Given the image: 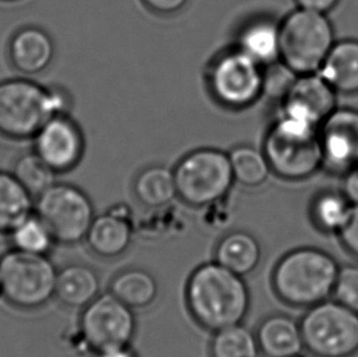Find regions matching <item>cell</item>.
<instances>
[{"label": "cell", "mask_w": 358, "mask_h": 357, "mask_svg": "<svg viewBox=\"0 0 358 357\" xmlns=\"http://www.w3.org/2000/svg\"><path fill=\"white\" fill-rule=\"evenodd\" d=\"M250 301V290L241 275L218 262L199 266L186 286V302L192 317L214 333L242 323L248 314Z\"/></svg>", "instance_id": "1"}, {"label": "cell", "mask_w": 358, "mask_h": 357, "mask_svg": "<svg viewBox=\"0 0 358 357\" xmlns=\"http://www.w3.org/2000/svg\"><path fill=\"white\" fill-rule=\"evenodd\" d=\"M339 270V263L329 252L317 247H299L276 263L271 284L282 302L310 309L333 296Z\"/></svg>", "instance_id": "2"}, {"label": "cell", "mask_w": 358, "mask_h": 357, "mask_svg": "<svg viewBox=\"0 0 358 357\" xmlns=\"http://www.w3.org/2000/svg\"><path fill=\"white\" fill-rule=\"evenodd\" d=\"M66 97L29 78L0 81V134L13 140L34 139L53 116L65 114Z\"/></svg>", "instance_id": "3"}, {"label": "cell", "mask_w": 358, "mask_h": 357, "mask_svg": "<svg viewBox=\"0 0 358 357\" xmlns=\"http://www.w3.org/2000/svg\"><path fill=\"white\" fill-rule=\"evenodd\" d=\"M263 152L271 172L286 180H303L323 165L320 127L281 115L268 130Z\"/></svg>", "instance_id": "4"}, {"label": "cell", "mask_w": 358, "mask_h": 357, "mask_svg": "<svg viewBox=\"0 0 358 357\" xmlns=\"http://www.w3.org/2000/svg\"><path fill=\"white\" fill-rule=\"evenodd\" d=\"M279 27L281 62L297 75L318 73L336 43L327 14L297 8Z\"/></svg>", "instance_id": "5"}, {"label": "cell", "mask_w": 358, "mask_h": 357, "mask_svg": "<svg viewBox=\"0 0 358 357\" xmlns=\"http://www.w3.org/2000/svg\"><path fill=\"white\" fill-rule=\"evenodd\" d=\"M58 270L47 255L13 248L0 257L1 298L16 309L43 307L55 296Z\"/></svg>", "instance_id": "6"}, {"label": "cell", "mask_w": 358, "mask_h": 357, "mask_svg": "<svg viewBox=\"0 0 358 357\" xmlns=\"http://www.w3.org/2000/svg\"><path fill=\"white\" fill-rule=\"evenodd\" d=\"M300 324L305 349L315 357L358 353V314L335 299L310 307Z\"/></svg>", "instance_id": "7"}, {"label": "cell", "mask_w": 358, "mask_h": 357, "mask_svg": "<svg viewBox=\"0 0 358 357\" xmlns=\"http://www.w3.org/2000/svg\"><path fill=\"white\" fill-rule=\"evenodd\" d=\"M174 176L178 197L197 208L219 202L235 181L229 155L213 148L189 153L176 165Z\"/></svg>", "instance_id": "8"}, {"label": "cell", "mask_w": 358, "mask_h": 357, "mask_svg": "<svg viewBox=\"0 0 358 357\" xmlns=\"http://www.w3.org/2000/svg\"><path fill=\"white\" fill-rule=\"evenodd\" d=\"M34 213L43 220L55 242L63 245L85 240L96 218L87 195L69 183H53L36 197Z\"/></svg>", "instance_id": "9"}, {"label": "cell", "mask_w": 358, "mask_h": 357, "mask_svg": "<svg viewBox=\"0 0 358 357\" xmlns=\"http://www.w3.org/2000/svg\"><path fill=\"white\" fill-rule=\"evenodd\" d=\"M209 88L215 99L231 109L251 106L263 92V66L241 49L219 55L209 69Z\"/></svg>", "instance_id": "10"}, {"label": "cell", "mask_w": 358, "mask_h": 357, "mask_svg": "<svg viewBox=\"0 0 358 357\" xmlns=\"http://www.w3.org/2000/svg\"><path fill=\"white\" fill-rule=\"evenodd\" d=\"M80 329L86 344L96 353L129 346L136 332L135 314L109 291L98 295L85 307Z\"/></svg>", "instance_id": "11"}, {"label": "cell", "mask_w": 358, "mask_h": 357, "mask_svg": "<svg viewBox=\"0 0 358 357\" xmlns=\"http://www.w3.org/2000/svg\"><path fill=\"white\" fill-rule=\"evenodd\" d=\"M85 150L78 124L65 114L47 121L34 136V152L58 174L75 168Z\"/></svg>", "instance_id": "12"}, {"label": "cell", "mask_w": 358, "mask_h": 357, "mask_svg": "<svg viewBox=\"0 0 358 357\" xmlns=\"http://www.w3.org/2000/svg\"><path fill=\"white\" fill-rule=\"evenodd\" d=\"M323 164L336 173L358 165V111L336 108L320 126Z\"/></svg>", "instance_id": "13"}, {"label": "cell", "mask_w": 358, "mask_h": 357, "mask_svg": "<svg viewBox=\"0 0 358 357\" xmlns=\"http://www.w3.org/2000/svg\"><path fill=\"white\" fill-rule=\"evenodd\" d=\"M336 109V91L320 73L299 75L282 99L281 115L320 127Z\"/></svg>", "instance_id": "14"}, {"label": "cell", "mask_w": 358, "mask_h": 357, "mask_svg": "<svg viewBox=\"0 0 358 357\" xmlns=\"http://www.w3.org/2000/svg\"><path fill=\"white\" fill-rule=\"evenodd\" d=\"M8 50L10 63L24 76L43 73L53 62V39L45 31L34 26L16 31L10 38Z\"/></svg>", "instance_id": "15"}, {"label": "cell", "mask_w": 358, "mask_h": 357, "mask_svg": "<svg viewBox=\"0 0 358 357\" xmlns=\"http://www.w3.org/2000/svg\"><path fill=\"white\" fill-rule=\"evenodd\" d=\"M258 348L266 357L300 356L305 349L300 322L276 314L266 317L257 329Z\"/></svg>", "instance_id": "16"}, {"label": "cell", "mask_w": 358, "mask_h": 357, "mask_svg": "<svg viewBox=\"0 0 358 357\" xmlns=\"http://www.w3.org/2000/svg\"><path fill=\"white\" fill-rule=\"evenodd\" d=\"M86 240L90 248L97 256L104 258L119 257L130 247L132 225L129 218L119 209L117 212L110 211L94 218Z\"/></svg>", "instance_id": "17"}, {"label": "cell", "mask_w": 358, "mask_h": 357, "mask_svg": "<svg viewBox=\"0 0 358 357\" xmlns=\"http://www.w3.org/2000/svg\"><path fill=\"white\" fill-rule=\"evenodd\" d=\"M99 289L96 270L85 265H70L58 272L55 298L71 309H85L97 298Z\"/></svg>", "instance_id": "18"}, {"label": "cell", "mask_w": 358, "mask_h": 357, "mask_svg": "<svg viewBox=\"0 0 358 357\" xmlns=\"http://www.w3.org/2000/svg\"><path fill=\"white\" fill-rule=\"evenodd\" d=\"M318 73L336 92H358V41L346 39L334 44Z\"/></svg>", "instance_id": "19"}, {"label": "cell", "mask_w": 358, "mask_h": 357, "mask_svg": "<svg viewBox=\"0 0 358 357\" xmlns=\"http://www.w3.org/2000/svg\"><path fill=\"white\" fill-rule=\"evenodd\" d=\"M259 242L246 232H229L219 241L215 250V262L235 274H250L261 262Z\"/></svg>", "instance_id": "20"}, {"label": "cell", "mask_w": 358, "mask_h": 357, "mask_svg": "<svg viewBox=\"0 0 358 357\" xmlns=\"http://www.w3.org/2000/svg\"><path fill=\"white\" fill-rule=\"evenodd\" d=\"M238 49L263 68L280 60V27L271 20L252 21L238 36Z\"/></svg>", "instance_id": "21"}, {"label": "cell", "mask_w": 358, "mask_h": 357, "mask_svg": "<svg viewBox=\"0 0 358 357\" xmlns=\"http://www.w3.org/2000/svg\"><path fill=\"white\" fill-rule=\"evenodd\" d=\"M34 198L11 172L0 170V234L9 235L34 212Z\"/></svg>", "instance_id": "22"}, {"label": "cell", "mask_w": 358, "mask_h": 357, "mask_svg": "<svg viewBox=\"0 0 358 357\" xmlns=\"http://www.w3.org/2000/svg\"><path fill=\"white\" fill-rule=\"evenodd\" d=\"M110 293L132 309H143L155 301L158 284L147 270L131 268L113 279Z\"/></svg>", "instance_id": "23"}, {"label": "cell", "mask_w": 358, "mask_h": 357, "mask_svg": "<svg viewBox=\"0 0 358 357\" xmlns=\"http://www.w3.org/2000/svg\"><path fill=\"white\" fill-rule=\"evenodd\" d=\"M134 188L136 197L145 207H164L178 196L174 172L162 165L143 170L136 178Z\"/></svg>", "instance_id": "24"}, {"label": "cell", "mask_w": 358, "mask_h": 357, "mask_svg": "<svg viewBox=\"0 0 358 357\" xmlns=\"http://www.w3.org/2000/svg\"><path fill=\"white\" fill-rule=\"evenodd\" d=\"M354 204L344 193L323 192L317 196L310 207V217L320 232L339 234L349 219Z\"/></svg>", "instance_id": "25"}, {"label": "cell", "mask_w": 358, "mask_h": 357, "mask_svg": "<svg viewBox=\"0 0 358 357\" xmlns=\"http://www.w3.org/2000/svg\"><path fill=\"white\" fill-rule=\"evenodd\" d=\"M235 181L247 188H257L266 181L271 167L264 152L251 146H238L229 153Z\"/></svg>", "instance_id": "26"}, {"label": "cell", "mask_w": 358, "mask_h": 357, "mask_svg": "<svg viewBox=\"0 0 358 357\" xmlns=\"http://www.w3.org/2000/svg\"><path fill=\"white\" fill-rule=\"evenodd\" d=\"M258 353L256 334L241 323L220 329L214 334L213 357H257Z\"/></svg>", "instance_id": "27"}, {"label": "cell", "mask_w": 358, "mask_h": 357, "mask_svg": "<svg viewBox=\"0 0 358 357\" xmlns=\"http://www.w3.org/2000/svg\"><path fill=\"white\" fill-rule=\"evenodd\" d=\"M9 237L13 248L36 255H48L55 244L52 232L34 212L15 227Z\"/></svg>", "instance_id": "28"}, {"label": "cell", "mask_w": 358, "mask_h": 357, "mask_svg": "<svg viewBox=\"0 0 358 357\" xmlns=\"http://www.w3.org/2000/svg\"><path fill=\"white\" fill-rule=\"evenodd\" d=\"M15 178L34 198L55 183L57 173L37 153L20 155L15 162L13 172Z\"/></svg>", "instance_id": "29"}, {"label": "cell", "mask_w": 358, "mask_h": 357, "mask_svg": "<svg viewBox=\"0 0 358 357\" xmlns=\"http://www.w3.org/2000/svg\"><path fill=\"white\" fill-rule=\"evenodd\" d=\"M297 74L291 70L287 65L278 60L263 68V92L271 99H284V97L290 91L291 86L297 78Z\"/></svg>", "instance_id": "30"}, {"label": "cell", "mask_w": 358, "mask_h": 357, "mask_svg": "<svg viewBox=\"0 0 358 357\" xmlns=\"http://www.w3.org/2000/svg\"><path fill=\"white\" fill-rule=\"evenodd\" d=\"M333 296L340 304L358 314V265L340 267Z\"/></svg>", "instance_id": "31"}, {"label": "cell", "mask_w": 358, "mask_h": 357, "mask_svg": "<svg viewBox=\"0 0 358 357\" xmlns=\"http://www.w3.org/2000/svg\"><path fill=\"white\" fill-rule=\"evenodd\" d=\"M340 241L343 246L352 255L358 258V206H354L351 214L344 227L340 230Z\"/></svg>", "instance_id": "32"}, {"label": "cell", "mask_w": 358, "mask_h": 357, "mask_svg": "<svg viewBox=\"0 0 358 357\" xmlns=\"http://www.w3.org/2000/svg\"><path fill=\"white\" fill-rule=\"evenodd\" d=\"M150 10L159 14H173L182 9L187 0H143Z\"/></svg>", "instance_id": "33"}, {"label": "cell", "mask_w": 358, "mask_h": 357, "mask_svg": "<svg viewBox=\"0 0 358 357\" xmlns=\"http://www.w3.org/2000/svg\"><path fill=\"white\" fill-rule=\"evenodd\" d=\"M346 198L351 204L358 206V167L346 173L344 181V190H343Z\"/></svg>", "instance_id": "34"}, {"label": "cell", "mask_w": 358, "mask_h": 357, "mask_svg": "<svg viewBox=\"0 0 358 357\" xmlns=\"http://www.w3.org/2000/svg\"><path fill=\"white\" fill-rule=\"evenodd\" d=\"M295 1L299 8L323 13V14H327L339 3V0H295Z\"/></svg>", "instance_id": "35"}, {"label": "cell", "mask_w": 358, "mask_h": 357, "mask_svg": "<svg viewBox=\"0 0 358 357\" xmlns=\"http://www.w3.org/2000/svg\"><path fill=\"white\" fill-rule=\"evenodd\" d=\"M96 357H136V355L129 346H122L98 351L96 353Z\"/></svg>", "instance_id": "36"}, {"label": "cell", "mask_w": 358, "mask_h": 357, "mask_svg": "<svg viewBox=\"0 0 358 357\" xmlns=\"http://www.w3.org/2000/svg\"><path fill=\"white\" fill-rule=\"evenodd\" d=\"M0 1H16V0H0Z\"/></svg>", "instance_id": "37"}, {"label": "cell", "mask_w": 358, "mask_h": 357, "mask_svg": "<svg viewBox=\"0 0 358 357\" xmlns=\"http://www.w3.org/2000/svg\"><path fill=\"white\" fill-rule=\"evenodd\" d=\"M0 296H1V285H0Z\"/></svg>", "instance_id": "38"}, {"label": "cell", "mask_w": 358, "mask_h": 357, "mask_svg": "<svg viewBox=\"0 0 358 357\" xmlns=\"http://www.w3.org/2000/svg\"><path fill=\"white\" fill-rule=\"evenodd\" d=\"M296 357H302V356H301V355H300V356H296Z\"/></svg>", "instance_id": "39"}, {"label": "cell", "mask_w": 358, "mask_h": 357, "mask_svg": "<svg viewBox=\"0 0 358 357\" xmlns=\"http://www.w3.org/2000/svg\"><path fill=\"white\" fill-rule=\"evenodd\" d=\"M357 167H358V165H357Z\"/></svg>", "instance_id": "40"}]
</instances>
